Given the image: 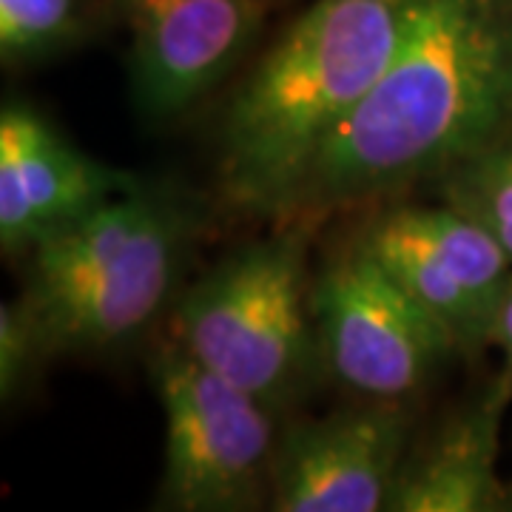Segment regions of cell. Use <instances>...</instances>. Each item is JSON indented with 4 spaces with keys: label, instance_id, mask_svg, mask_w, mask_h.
<instances>
[{
    "label": "cell",
    "instance_id": "30bf717a",
    "mask_svg": "<svg viewBox=\"0 0 512 512\" xmlns=\"http://www.w3.org/2000/svg\"><path fill=\"white\" fill-rule=\"evenodd\" d=\"M140 183L74 146L35 106L0 111V245L26 254L35 242Z\"/></svg>",
    "mask_w": 512,
    "mask_h": 512
},
{
    "label": "cell",
    "instance_id": "7a4b0ae2",
    "mask_svg": "<svg viewBox=\"0 0 512 512\" xmlns=\"http://www.w3.org/2000/svg\"><path fill=\"white\" fill-rule=\"evenodd\" d=\"M407 0H313L231 94L220 180L242 211L276 217L293 185L379 80Z\"/></svg>",
    "mask_w": 512,
    "mask_h": 512
},
{
    "label": "cell",
    "instance_id": "ba28073f",
    "mask_svg": "<svg viewBox=\"0 0 512 512\" xmlns=\"http://www.w3.org/2000/svg\"><path fill=\"white\" fill-rule=\"evenodd\" d=\"M413 436L407 402L359 399L291 424L276 439L268 510L384 512Z\"/></svg>",
    "mask_w": 512,
    "mask_h": 512
},
{
    "label": "cell",
    "instance_id": "277c9868",
    "mask_svg": "<svg viewBox=\"0 0 512 512\" xmlns=\"http://www.w3.org/2000/svg\"><path fill=\"white\" fill-rule=\"evenodd\" d=\"M305 228L288 222V231L239 245L171 305V339L274 413L325 376Z\"/></svg>",
    "mask_w": 512,
    "mask_h": 512
},
{
    "label": "cell",
    "instance_id": "5bb4252c",
    "mask_svg": "<svg viewBox=\"0 0 512 512\" xmlns=\"http://www.w3.org/2000/svg\"><path fill=\"white\" fill-rule=\"evenodd\" d=\"M46 362L43 350L37 345V336L20 302L0 305V393L3 402L15 399L23 384L32 379L35 367Z\"/></svg>",
    "mask_w": 512,
    "mask_h": 512
},
{
    "label": "cell",
    "instance_id": "2e32d148",
    "mask_svg": "<svg viewBox=\"0 0 512 512\" xmlns=\"http://www.w3.org/2000/svg\"><path fill=\"white\" fill-rule=\"evenodd\" d=\"M504 510H512V484H507V504H504Z\"/></svg>",
    "mask_w": 512,
    "mask_h": 512
},
{
    "label": "cell",
    "instance_id": "3957f363",
    "mask_svg": "<svg viewBox=\"0 0 512 512\" xmlns=\"http://www.w3.org/2000/svg\"><path fill=\"white\" fill-rule=\"evenodd\" d=\"M194 208L140 183L26 251L20 308L46 362L137 339L180 296Z\"/></svg>",
    "mask_w": 512,
    "mask_h": 512
},
{
    "label": "cell",
    "instance_id": "9c48e42d",
    "mask_svg": "<svg viewBox=\"0 0 512 512\" xmlns=\"http://www.w3.org/2000/svg\"><path fill=\"white\" fill-rule=\"evenodd\" d=\"M128 32V80L148 120H174L251 52L262 0H114Z\"/></svg>",
    "mask_w": 512,
    "mask_h": 512
},
{
    "label": "cell",
    "instance_id": "9a60e30c",
    "mask_svg": "<svg viewBox=\"0 0 512 512\" xmlns=\"http://www.w3.org/2000/svg\"><path fill=\"white\" fill-rule=\"evenodd\" d=\"M493 345L501 353H504V373L510 376L512 382V282L507 288V296L501 302V311H498V319H495V330H493Z\"/></svg>",
    "mask_w": 512,
    "mask_h": 512
},
{
    "label": "cell",
    "instance_id": "4fadbf2b",
    "mask_svg": "<svg viewBox=\"0 0 512 512\" xmlns=\"http://www.w3.org/2000/svg\"><path fill=\"white\" fill-rule=\"evenodd\" d=\"M441 183L444 202L481 222L512 259V134L447 174Z\"/></svg>",
    "mask_w": 512,
    "mask_h": 512
},
{
    "label": "cell",
    "instance_id": "8fae6325",
    "mask_svg": "<svg viewBox=\"0 0 512 512\" xmlns=\"http://www.w3.org/2000/svg\"><path fill=\"white\" fill-rule=\"evenodd\" d=\"M510 399V376L501 373L481 396L413 436L384 512L504 510L507 484L498 478V453Z\"/></svg>",
    "mask_w": 512,
    "mask_h": 512
},
{
    "label": "cell",
    "instance_id": "6da1fadb",
    "mask_svg": "<svg viewBox=\"0 0 512 512\" xmlns=\"http://www.w3.org/2000/svg\"><path fill=\"white\" fill-rule=\"evenodd\" d=\"M512 134V0H407L399 46L276 211L308 222L444 180Z\"/></svg>",
    "mask_w": 512,
    "mask_h": 512
},
{
    "label": "cell",
    "instance_id": "5b68a950",
    "mask_svg": "<svg viewBox=\"0 0 512 512\" xmlns=\"http://www.w3.org/2000/svg\"><path fill=\"white\" fill-rule=\"evenodd\" d=\"M163 407L165 450L157 507L171 512H248L268 507L274 410L200 365L174 339L151 359Z\"/></svg>",
    "mask_w": 512,
    "mask_h": 512
},
{
    "label": "cell",
    "instance_id": "7c38bea8",
    "mask_svg": "<svg viewBox=\"0 0 512 512\" xmlns=\"http://www.w3.org/2000/svg\"><path fill=\"white\" fill-rule=\"evenodd\" d=\"M80 0H0V60L6 69L55 60L83 40Z\"/></svg>",
    "mask_w": 512,
    "mask_h": 512
},
{
    "label": "cell",
    "instance_id": "8992f818",
    "mask_svg": "<svg viewBox=\"0 0 512 512\" xmlns=\"http://www.w3.org/2000/svg\"><path fill=\"white\" fill-rule=\"evenodd\" d=\"M311 302L322 373L356 399L416 402L461 356L439 319L356 239L313 279Z\"/></svg>",
    "mask_w": 512,
    "mask_h": 512
},
{
    "label": "cell",
    "instance_id": "52a82bcc",
    "mask_svg": "<svg viewBox=\"0 0 512 512\" xmlns=\"http://www.w3.org/2000/svg\"><path fill=\"white\" fill-rule=\"evenodd\" d=\"M356 242L439 319L461 356L493 345L495 319L512 282V259L481 222L450 202L407 205L373 217Z\"/></svg>",
    "mask_w": 512,
    "mask_h": 512
}]
</instances>
